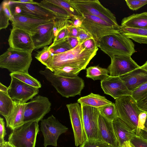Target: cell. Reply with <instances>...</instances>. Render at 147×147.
<instances>
[{
  "mask_svg": "<svg viewBox=\"0 0 147 147\" xmlns=\"http://www.w3.org/2000/svg\"><path fill=\"white\" fill-rule=\"evenodd\" d=\"M98 50V47L93 49H87L82 44H79L68 51L52 55L46 67L53 72L55 69L66 65L84 69L96 55Z\"/></svg>",
  "mask_w": 147,
  "mask_h": 147,
  "instance_id": "1",
  "label": "cell"
},
{
  "mask_svg": "<svg viewBox=\"0 0 147 147\" xmlns=\"http://www.w3.org/2000/svg\"><path fill=\"white\" fill-rule=\"evenodd\" d=\"M39 73L43 76L62 96L66 98L80 95L84 86L82 78L78 76L74 78H67L55 74L46 67Z\"/></svg>",
  "mask_w": 147,
  "mask_h": 147,
  "instance_id": "2",
  "label": "cell"
},
{
  "mask_svg": "<svg viewBox=\"0 0 147 147\" xmlns=\"http://www.w3.org/2000/svg\"><path fill=\"white\" fill-rule=\"evenodd\" d=\"M96 44L110 57L114 55L131 56L136 52L132 40L120 32L104 36Z\"/></svg>",
  "mask_w": 147,
  "mask_h": 147,
  "instance_id": "3",
  "label": "cell"
},
{
  "mask_svg": "<svg viewBox=\"0 0 147 147\" xmlns=\"http://www.w3.org/2000/svg\"><path fill=\"white\" fill-rule=\"evenodd\" d=\"M32 52L16 50L9 47L0 56V67L11 73H28L32 60Z\"/></svg>",
  "mask_w": 147,
  "mask_h": 147,
  "instance_id": "4",
  "label": "cell"
},
{
  "mask_svg": "<svg viewBox=\"0 0 147 147\" xmlns=\"http://www.w3.org/2000/svg\"><path fill=\"white\" fill-rule=\"evenodd\" d=\"M67 1L81 13L96 16L114 26L119 27L115 15L109 9L104 6L98 0Z\"/></svg>",
  "mask_w": 147,
  "mask_h": 147,
  "instance_id": "5",
  "label": "cell"
},
{
  "mask_svg": "<svg viewBox=\"0 0 147 147\" xmlns=\"http://www.w3.org/2000/svg\"><path fill=\"white\" fill-rule=\"evenodd\" d=\"M82 14L83 17L80 28L90 34L96 43L105 36L119 32V27L114 26L96 16Z\"/></svg>",
  "mask_w": 147,
  "mask_h": 147,
  "instance_id": "6",
  "label": "cell"
},
{
  "mask_svg": "<svg viewBox=\"0 0 147 147\" xmlns=\"http://www.w3.org/2000/svg\"><path fill=\"white\" fill-rule=\"evenodd\" d=\"M38 122H27L12 130L8 142L13 147H35L39 131Z\"/></svg>",
  "mask_w": 147,
  "mask_h": 147,
  "instance_id": "7",
  "label": "cell"
},
{
  "mask_svg": "<svg viewBox=\"0 0 147 147\" xmlns=\"http://www.w3.org/2000/svg\"><path fill=\"white\" fill-rule=\"evenodd\" d=\"M115 104L118 117L137 132L138 117L142 112L131 96H125L115 99Z\"/></svg>",
  "mask_w": 147,
  "mask_h": 147,
  "instance_id": "8",
  "label": "cell"
},
{
  "mask_svg": "<svg viewBox=\"0 0 147 147\" xmlns=\"http://www.w3.org/2000/svg\"><path fill=\"white\" fill-rule=\"evenodd\" d=\"M51 103L47 97L40 95L26 103L24 123L32 121L39 122L51 110Z\"/></svg>",
  "mask_w": 147,
  "mask_h": 147,
  "instance_id": "9",
  "label": "cell"
},
{
  "mask_svg": "<svg viewBox=\"0 0 147 147\" xmlns=\"http://www.w3.org/2000/svg\"><path fill=\"white\" fill-rule=\"evenodd\" d=\"M40 129L44 138V146L57 147L59 136L67 132L68 128L63 125L53 115L41 121Z\"/></svg>",
  "mask_w": 147,
  "mask_h": 147,
  "instance_id": "10",
  "label": "cell"
},
{
  "mask_svg": "<svg viewBox=\"0 0 147 147\" xmlns=\"http://www.w3.org/2000/svg\"><path fill=\"white\" fill-rule=\"evenodd\" d=\"M12 14L21 15L38 19L55 20L56 16L53 12L37 4L15 3L9 0Z\"/></svg>",
  "mask_w": 147,
  "mask_h": 147,
  "instance_id": "11",
  "label": "cell"
},
{
  "mask_svg": "<svg viewBox=\"0 0 147 147\" xmlns=\"http://www.w3.org/2000/svg\"><path fill=\"white\" fill-rule=\"evenodd\" d=\"M7 94L15 104H25L39 92V88L28 85L12 77Z\"/></svg>",
  "mask_w": 147,
  "mask_h": 147,
  "instance_id": "12",
  "label": "cell"
},
{
  "mask_svg": "<svg viewBox=\"0 0 147 147\" xmlns=\"http://www.w3.org/2000/svg\"><path fill=\"white\" fill-rule=\"evenodd\" d=\"M81 106L86 140H100L98 127L100 113L98 108L82 104Z\"/></svg>",
  "mask_w": 147,
  "mask_h": 147,
  "instance_id": "13",
  "label": "cell"
},
{
  "mask_svg": "<svg viewBox=\"0 0 147 147\" xmlns=\"http://www.w3.org/2000/svg\"><path fill=\"white\" fill-rule=\"evenodd\" d=\"M66 106L69 113L75 145L78 147L87 139L84 128L81 107L77 102L67 104Z\"/></svg>",
  "mask_w": 147,
  "mask_h": 147,
  "instance_id": "14",
  "label": "cell"
},
{
  "mask_svg": "<svg viewBox=\"0 0 147 147\" xmlns=\"http://www.w3.org/2000/svg\"><path fill=\"white\" fill-rule=\"evenodd\" d=\"M129 55H114L107 69L109 76L119 77L140 67Z\"/></svg>",
  "mask_w": 147,
  "mask_h": 147,
  "instance_id": "15",
  "label": "cell"
},
{
  "mask_svg": "<svg viewBox=\"0 0 147 147\" xmlns=\"http://www.w3.org/2000/svg\"><path fill=\"white\" fill-rule=\"evenodd\" d=\"M8 42L9 47L14 50L32 52L35 49L31 35L18 28L11 29Z\"/></svg>",
  "mask_w": 147,
  "mask_h": 147,
  "instance_id": "16",
  "label": "cell"
},
{
  "mask_svg": "<svg viewBox=\"0 0 147 147\" xmlns=\"http://www.w3.org/2000/svg\"><path fill=\"white\" fill-rule=\"evenodd\" d=\"M101 86L105 94L109 95L115 100L125 96H131L129 90L119 77L110 76L101 81Z\"/></svg>",
  "mask_w": 147,
  "mask_h": 147,
  "instance_id": "17",
  "label": "cell"
},
{
  "mask_svg": "<svg viewBox=\"0 0 147 147\" xmlns=\"http://www.w3.org/2000/svg\"><path fill=\"white\" fill-rule=\"evenodd\" d=\"M55 20H51L38 26L35 32L31 35L35 49L44 47L50 44L54 39Z\"/></svg>",
  "mask_w": 147,
  "mask_h": 147,
  "instance_id": "18",
  "label": "cell"
},
{
  "mask_svg": "<svg viewBox=\"0 0 147 147\" xmlns=\"http://www.w3.org/2000/svg\"><path fill=\"white\" fill-rule=\"evenodd\" d=\"M12 15L13 18L10 21L12 28L24 30L30 35L35 32L38 26L53 20L38 19L19 15Z\"/></svg>",
  "mask_w": 147,
  "mask_h": 147,
  "instance_id": "19",
  "label": "cell"
},
{
  "mask_svg": "<svg viewBox=\"0 0 147 147\" xmlns=\"http://www.w3.org/2000/svg\"><path fill=\"white\" fill-rule=\"evenodd\" d=\"M98 127L101 140L109 144L113 147H119L112 121L100 114Z\"/></svg>",
  "mask_w": 147,
  "mask_h": 147,
  "instance_id": "20",
  "label": "cell"
},
{
  "mask_svg": "<svg viewBox=\"0 0 147 147\" xmlns=\"http://www.w3.org/2000/svg\"><path fill=\"white\" fill-rule=\"evenodd\" d=\"M127 89L132 92L147 82V71L140 67L119 76Z\"/></svg>",
  "mask_w": 147,
  "mask_h": 147,
  "instance_id": "21",
  "label": "cell"
},
{
  "mask_svg": "<svg viewBox=\"0 0 147 147\" xmlns=\"http://www.w3.org/2000/svg\"><path fill=\"white\" fill-rule=\"evenodd\" d=\"M112 122L119 147H121L125 142L130 141L133 137L137 136L136 131L132 129L118 116L116 117Z\"/></svg>",
  "mask_w": 147,
  "mask_h": 147,
  "instance_id": "22",
  "label": "cell"
},
{
  "mask_svg": "<svg viewBox=\"0 0 147 147\" xmlns=\"http://www.w3.org/2000/svg\"><path fill=\"white\" fill-rule=\"evenodd\" d=\"M26 103L15 104L14 108L5 118L6 126L13 130L23 125Z\"/></svg>",
  "mask_w": 147,
  "mask_h": 147,
  "instance_id": "23",
  "label": "cell"
},
{
  "mask_svg": "<svg viewBox=\"0 0 147 147\" xmlns=\"http://www.w3.org/2000/svg\"><path fill=\"white\" fill-rule=\"evenodd\" d=\"M121 26L135 29H147V12L133 13L123 18Z\"/></svg>",
  "mask_w": 147,
  "mask_h": 147,
  "instance_id": "24",
  "label": "cell"
},
{
  "mask_svg": "<svg viewBox=\"0 0 147 147\" xmlns=\"http://www.w3.org/2000/svg\"><path fill=\"white\" fill-rule=\"evenodd\" d=\"M119 31L125 36L140 44H147V29H135L120 26Z\"/></svg>",
  "mask_w": 147,
  "mask_h": 147,
  "instance_id": "25",
  "label": "cell"
},
{
  "mask_svg": "<svg viewBox=\"0 0 147 147\" xmlns=\"http://www.w3.org/2000/svg\"><path fill=\"white\" fill-rule=\"evenodd\" d=\"M78 103L85 105L96 108L112 103L103 96L92 93L86 96L81 97L77 100Z\"/></svg>",
  "mask_w": 147,
  "mask_h": 147,
  "instance_id": "26",
  "label": "cell"
},
{
  "mask_svg": "<svg viewBox=\"0 0 147 147\" xmlns=\"http://www.w3.org/2000/svg\"><path fill=\"white\" fill-rule=\"evenodd\" d=\"M15 104L7 93L0 91V114L5 118L10 114Z\"/></svg>",
  "mask_w": 147,
  "mask_h": 147,
  "instance_id": "27",
  "label": "cell"
},
{
  "mask_svg": "<svg viewBox=\"0 0 147 147\" xmlns=\"http://www.w3.org/2000/svg\"><path fill=\"white\" fill-rule=\"evenodd\" d=\"M9 0H4L0 6V29H5L9 24V21L13 18Z\"/></svg>",
  "mask_w": 147,
  "mask_h": 147,
  "instance_id": "28",
  "label": "cell"
},
{
  "mask_svg": "<svg viewBox=\"0 0 147 147\" xmlns=\"http://www.w3.org/2000/svg\"><path fill=\"white\" fill-rule=\"evenodd\" d=\"M39 5L54 13L57 18L70 20L71 16L69 13L60 7L47 0H42L38 3Z\"/></svg>",
  "mask_w": 147,
  "mask_h": 147,
  "instance_id": "29",
  "label": "cell"
},
{
  "mask_svg": "<svg viewBox=\"0 0 147 147\" xmlns=\"http://www.w3.org/2000/svg\"><path fill=\"white\" fill-rule=\"evenodd\" d=\"M86 70V77L94 80H100L102 81L109 76L108 74L107 69L100 67L98 65L89 67Z\"/></svg>",
  "mask_w": 147,
  "mask_h": 147,
  "instance_id": "30",
  "label": "cell"
},
{
  "mask_svg": "<svg viewBox=\"0 0 147 147\" xmlns=\"http://www.w3.org/2000/svg\"><path fill=\"white\" fill-rule=\"evenodd\" d=\"M9 75L32 86L38 88L41 87L40 82L31 76L28 73L19 72L11 73Z\"/></svg>",
  "mask_w": 147,
  "mask_h": 147,
  "instance_id": "31",
  "label": "cell"
},
{
  "mask_svg": "<svg viewBox=\"0 0 147 147\" xmlns=\"http://www.w3.org/2000/svg\"><path fill=\"white\" fill-rule=\"evenodd\" d=\"M81 69L76 66L66 65L54 70L53 72L55 74L67 78H73L78 76Z\"/></svg>",
  "mask_w": 147,
  "mask_h": 147,
  "instance_id": "32",
  "label": "cell"
},
{
  "mask_svg": "<svg viewBox=\"0 0 147 147\" xmlns=\"http://www.w3.org/2000/svg\"><path fill=\"white\" fill-rule=\"evenodd\" d=\"M48 1L54 4L67 11L71 16H77L83 18V15L76 10L68 2L67 0H47Z\"/></svg>",
  "mask_w": 147,
  "mask_h": 147,
  "instance_id": "33",
  "label": "cell"
},
{
  "mask_svg": "<svg viewBox=\"0 0 147 147\" xmlns=\"http://www.w3.org/2000/svg\"><path fill=\"white\" fill-rule=\"evenodd\" d=\"M100 114L109 121L113 122L118 117L115 103L106 105L98 108Z\"/></svg>",
  "mask_w": 147,
  "mask_h": 147,
  "instance_id": "34",
  "label": "cell"
},
{
  "mask_svg": "<svg viewBox=\"0 0 147 147\" xmlns=\"http://www.w3.org/2000/svg\"><path fill=\"white\" fill-rule=\"evenodd\" d=\"M52 56L49 47L47 46L44 47L41 50L38 52L35 56V58L46 67Z\"/></svg>",
  "mask_w": 147,
  "mask_h": 147,
  "instance_id": "35",
  "label": "cell"
},
{
  "mask_svg": "<svg viewBox=\"0 0 147 147\" xmlns=\"http://www.w3.org/2000/svg\"><path fill=\"white\" fill-rule=\"evenodd\" d=\"M49 48L52 55L62 53L72 49L67 40L53 46L50 45Z\"/></svg>",
  "mask_w": 147,
  "mask_h": 147,
  "instance_id": "36",
  "label": "cell"
},
{
  "mask_svg": "<svg viewBox=\"0 0 147 147\" xmlns=\"http://www.w3.org/2000/svg\"><path fill=\"white\" fill-rule=\"evenodd\" d=\"M71 25L72 24L70 20L56 18L54 21L53 28L54 38L61 30Z\"/></svg>",
  "mask_w": 147,
  "mask_h": 147,
  "instance_id": "37",
  "label": "cell"
},
{
  "mask_svg": "<svg viewBox=\"0 0 147 147\" xmlns=\"http://www.w3.org/2000/svg\"><path fill=\"white\" fill-rule=\"evenodd\" d=\"M80 147H113L100 140H86Z\"/></svg>",
  "mask_w": 147,
  "mask_h": 147,
  "instance_id": "38",
  "label": "cell"
},
{
  "mask_svg": "<svg viewBox=\"0 0 147 147\" xmlns=\"http://www.w3.org/2000/svg\"><path fill=\"white\" fill-rule=\"evenodd\" d=\"M147 95V82L143 84L132 92V97L136 101Z\"/></svg>",
  "mask_w": 147,
  "mask_h": 147,
  "instance_id": "39",
  "label": "cell"
},
{
  "mask_svg": "<svg viewBox=\"0 0 147 147\" xmlns=\"http://www.w3.org/2000/svg\"><path fill=\"white\" fill-rule=\"evenodd\" d=\"M67 27L63 29L58 33L54 38L53 42L51 46L55 45L67 40L69 37V32Z\"/></svg>",
  "mask_w": 147,
  "mask_h": 147,
  "instance_id": "40",
  "label": "cell"
},
{
  "mask_svg": "<svg viewBox=\"0 0 147 147\" xmlns=\"http://www.w3.org/2000/svg\"><path fill=\"white\" fill-rule=\"evenodd\" d=\"M128 7L132 10H136L147 4V0H125Z\"/></svg>",
  "mask_w": 147,
  "mask_h": 147,
  "instance_id": "41",
  "label": "cell"
},
{
  "mask_svg": "<svg viewBox=\"0 0 147 147\" xmlns=\"http://www.w3.org/2000/svg\"><path fill=\"white\" fill-rule=\"evenodd\" d=\"M147 116V114L143 111L139 114L136 132V136H140L141 131L144 127L145 123Z\"/></svg>",
  "mask_w": 147,
  "mask_h": 147,
  "instance_id": "42",
  "label": "cell"
},
{
  "mask_svg": "<svg viewBox=\"0 0 147 147\" xmlns=\"http://www.w3.org/2000/svg\"><path fill=\"white\" fill-rule=\"evenodd\" d=\"M77 38L80 45L82 44L88 40L93 39L90 34L80 28H79L78 34Z\"/></svg>",
  "mask_w": 147,
  "mask_h": 147,
  "instance_id": "43",
  "label": "cell"
},
{
  "mask_svg": "<svg viewBox=\"0 0 147 147\" xmlns=\"http://www.w3.org/2000/svg\"><path fill=\"white\" fill-rule=\"evenodd\" d=\"M130 141L135 147H147V140L140 136L134 137Z\"/></svg>",
  "mask_w": 147,
  "mask_h": 147,
  "instance_id": "44",
  "label": "cell"
},
{
  "mask_svg": "<svg viewBox=\"0 0 147 147\" xmlns=\"http://www.w3.org/2000/svg\"><path fill=\"white\" fill-rule=\"evenodd\" d=\"M136 101L137 106L140 110L147 114V95Z\"/></svg>",
  "mask_w": 147,
  "mask_h": 147,
  "instance_id": "45",
  "label": "cell"
},
{
  "mask_svg": "<svg viewBox=\"0 0 147 147\" xmlns=\"http://www.w3.org/2000/svg\"><path fill=\"white\" fill-rule=\"evenodd\" d=\"M7 134L5 126V123L3 118L0 117V144L4 141V138Z\"/></svg>",
  "mask_w": 147,
  "mask_h": 147,
  "instance_id": "46",
  "label": "cell"
},
{
  "mask_svg": "<svg viewBox=\"0 0 147 147\" xmlns=\"http://www.w3.org/2000/svg\"><path fill=\"white\" fill-rule=\"evenodd\" d=\"M82 44L84 47L88 49H93L98 47L95 41L93 39L88 40Z\"/></svg>",
  "mask_w": 147,
  "mask_h": 147,
  "instance_id": "47",
  "label": "cell"
},
{
  "mask_svg": "<svg viewBox=\"0 0 147 147\" xmlns=\"http://www.w3.org/2000/svg\"><path fill=\"white\" fill-rule=\"evenodd\" d=\"M72 25L77 28L81 27L82 22V19L77 16H73L70 20Z\"/></svg>",
  "mask_w": 147,
  "mask_h": 147,
  "instance_id": "48",
  "label": "cell"
},
{
  "mask_svg": "<svg viewBox=\"0 0 147 147\" xmlns=\"http://www.w3.org/2000/svg\"><path fill=\"white\" fill-rule=\"evenodd\" d=\"M69 32V37L77 38L78 34L79 28L74 27L71 25L67 27Z\"/></svg>",
  "mask_w": 147,
  "mask_h": 147,
  "instance_id": "49",
  "label": "cell"
},
{
  "mask_svg": "<svg viewBox=\"0 0 147 147\" xmlns=\"http://www.w3.org/2000/svg\"><path fill=\"white\" fill-rule=\"evenodd\" d=\"M67 41L72 49L75 47L79 44L77 38L75 37H69Z\"/></svg>",
  "mask_w": 147,
  "mask_h": 147,
  "instance_id": "50",
  "label": "cell"
},
{
  "mask_svg": "<svg viewBox=\"0 0 147 147\" xmlns=\"http://www.w3.org/2000/svg\"><path fill=\"white\" fill-rule=\"evenodd\" d=\"M140 136L147 140V116L144 125V127L140 133Z\"/></svg>",
  "mask_w": 147,
  "mask_h": 147,
  "instance_id": "51",
  "label": "cell"
},
{
  "mask_svg": "<svg viewBox=\"0 0 147 147\" xmlns=\"http://www.w3.org/2000/svg\"><path fill=\"white\" fill-rule=\"evenodd\" d=\"M12 1L15 3H24L37 4L38 3L34 1L33 0H19L16 1Z\"/></svg>",
  "mask_w": 147,
  "mask_h": 147,
  "instance_id": "52",
  "label": "cell"
},
{
  "mask_svg": "<svg viewBox=\"0 0 147 147\" xmlns=\"http://www.w3.org/2000/svg\"><path fill=\"white\" fill-rule=\"evenodd\" d=\"M8 87L0 83V91L7 93Z\"/></svg>",
  "mask_w": 147,
  "mask_h": 147,
  "instance_id": "53",
  "label": "cell"
},
{
  "mask_svg": "<svg viewBox=\"0 0 147 147\" xmlns=\"http://www.w3.org/2000/svg\"><path fill=\"white\" fill-rule=\"evenodd\" d=\"M0 147H13L8 141H5L0 144Z\"/></svg>",
  "mask_w": 147,
  "mask_h": 147,
  "instance_id": "54",
  "label": "cell"
},
{
  "mask_svg": "<svg viewBox=\"0 0 147 147\" xmlns=\"http://www.w3.org/2000/svg\"><path fill=\"white\" fill-rule=\"evenodd\" d=\"M121 147H135L130 141L124 142Z\"/></svg>",
  "mask_w": 147,
  "mask_h": 147,
  "instance_id": "55",
  "label": "cell"
},
{
  "mask_svg": "<svg viewBox=\"0 0 147 147\" xmlns=\"http://www.w3.org/2000/svg\"><path fill=\"white\" fill-rule=\"evenodd\" d=\"M140 67L147 71V61Z\"/></svg>",
  "mask_w": 147,
  "mask_h": 147,
  "instance_id": "56",
  "label": "cell"
}]
</instances>
